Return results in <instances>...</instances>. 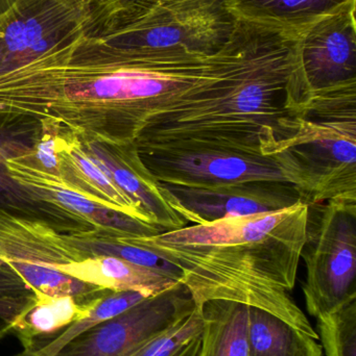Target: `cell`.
Instances as JSON below:
<instances>
[{
	"label": "cell",
	"mask_w": 356,
	"mask_h": 356,
	"mask_svg": "<svg viewBox=\"0 0 356 356\" xmlns=\"http://www.w3.org/2000/svg\"><path fill=\"white\" fill-rule=\"evenodd\" d=\"M79 142L92 162L144 209L154 225L163 232L187 226V222L169 207L161 182L153 177L142 162L135 142L130 144L83 140Z\"/></svg>",
	"instance_id": "cell-12"
},
{
	"label": "cell",
	"mask_w": 356,
	"mask_h": 356,
	"mask_svg": "<svg viewBox=\"0 0 356 356\" xmlns=\"http://www.w3.org/2000/svg\"><path fill=\"white\" fill-rule=\"evenodd\" d=\"M301 259L307 313L316 319L356 299V200L309 204Z\"/></svg>",
	"instance_id": "cell-5"
},
{
	"label": "cell",
	"mask_w": 356,
	"mask_h": 356,
	"mask_svg": "<svg viewBox=\"0 0 356 356\" xmlns=\"http://www.w3.org/2000/svg\"><path fill=\"white\" fill-rule=\"evenodd\" d=\"M58 271L113 292L138 291L159 294L180 284L169 276L115 257H98L61 266Z\"/></svg>",
	"instance_id": "cell-16"
},
{
	"label": "cell",
	"mask_w": 356,
	"mask_h": 356,
	"mask_svg": "<svg viewBox=\"0 0 356 356\" xmlns=\"http://www.w3.org/2000/svg\"><path fill=\"white\" fill-rule=\"evenodd\" d=\"M161 186L169 207L182 219L192 224H206L223 218L278 211L302 200L296 188L284 182L203 186L161 182Z\"/></svg>",
	"instance_id": "cell-10"
},
{
	"label": "cell",
	"mask_w": 356,
	"mask_h": 356,
	"mask_svg": "<svg viewBox=\"0 0 356 356\" xmlns=\"http://www.w3.org/2000/svg\"><path fill=\"white\" fill-rule=\"evenodd\" d=\"M196 307L189 291L178 284L96 324L54 356H131L188 317Z\"/></svg>",
	"instance_id": "cell-7"
},
{
	"label": "cell",
	"mask_w": 356,
	"mask_h": 356,
	"mask_svg": "<svg viewBox=\"0 0 356 356\" xmlns=\"http://www.w3.org/2000/svg\"><path fill=\"white\" fill-rule=\"evenodd\" d=\"M58 158V170L54 175L61 178L65 186L96 204L153 224L144 209L92 162L84 152L79 138L72 134H61Z\"/></svg>",
	"instance_id": "cell-13"
},
{
	"label": "cell",
	"mask_w": 356,
	"mask_h": 356,
	"mask_svg": "<svg viewBox=\"0 0 356 356\" xmlns=\"http://www.w3.org/2000/svg\"><path fill=\"white\" fill-rule=\"evenodd\" d=\"M199 307L203 330L196 356H249V307L210 300Z\"/></svg>",
	"instance_id": "cell-17"
},
{
	"label": "cell",
	"mask_w": 356,
	"mask_h": 356,
	"mask_svg": "<svg viewBox=\"0 0 356 356\" xmlns=\"http://www.w3.org/2000/svg\"><path fill=\"white\" fill-rule=\"evenodd\" d=\"M33 150L6 162L10 177L27 191L38 202L59 205L87 219L92 225L111 230L123 238H142L161 234L163 230L153 224L96 204L63 184L58 175L38 167L31 160Z\"/></svg>",
	"instance_id": "cell-11"
},
{
	"label": "cell",
	"mask_w": 356,
	"mask_h": 356,
	"mask_svg": "<svg viewBox=\"0 0 356 356\" xmlns=\"http://www.w3.org/2000/svg\"><path fill=\"white\" fill-rule=\"evenodd\" d=\"M236 21L225 0H123L98 35L133 58L201 62L226 45Z\"/></svg>",
	"instance_id": "cell-3"
},
{
	"label": "cell",
	"mask_w": 356,
	"mask_h": 356,
	"mask_svg": "<svg viewBox=\"0 0 356 356\" xmlns=\"http://www.w3.org/2000/svg\"><path fill=\"white\" fill-rule=\"evenodd\" d=\"M317 327L326 356H356V299L317 318Z\"/></svg>",
	"instance_id": "cell-22"
},
{
	"label": "cell",
	"mask_w": 356,
	"mask_h": 356,
	"mask_svg": "<svg viewBox=\"0 0 356 356\" xmlns=\"http://www.w3.org/2000/svg\"><path fill=\"white\" fill-rule=\"evenodd\" d=\"M203 320L200 307L185 319L156 337L131 356H173L202 334Z\"/></svg>",
	"instance_id": "cell-23"
},
{
	"label": "cell",
	"mask_w": 356,
	"mask_h": 356,
	"mask_svg": "<svg viewBox=\"0 0 356 356\" xmlns=\"http://www.w3.org/2000/svg\"><path fill=\"white\" fill-rule=\"evenodd\" d=\"M93 307H81L70 297L42 298L19 321L13 332L25 348L33 341L50 338L64 330Z\"/></svg>",
	"instance_id": "cell-20"
},
{
	"label": "cell",
	"mask_w": 356,
	"mask_h": 356,
	"mask_svg": "<svg viewBox=\"0 0 356 356\" xmlns=\"http://www.w3.org/2000/svg\"><path fill=\"white\" fill-rule=\"evenodd\" d=\"M35 290L0 257V341L40 300Z\"/></svg>",
	"instance_id": "cell-21"
},
{
	"label": "cell",
	"mask_w": 356,
	"mask_h": 356,
	"mask_svg": "<svg viewBox=\"0 0 356 356\" xmlns=\"http://www.w3.org/2000/svg\"><path fill=\"white\" fill-rule=\"evenodd\" d=\"M150 296L153 295L138 291H112L102 297L87 315L75 320L50 338L33 341L15 356H54L65 345L87 332L89 328L123 313Z\"/></svg>",
	"instance_id": "cell-19"
},
{
	"label": "cell",
	"mask_w": 356,
	"mask_h": 356,
	"mask_svg": "<svg viewBox=\"0 0 356 356\" xmlns=\"http://www.w3.org/2000/svg\"><path fill=\"white\" fill-rule=\"evenodd\" d=\"M309 207L301 200L278 211L125 238L176 266L196 307L235 301L273 314L319 340L291 295L307 241Z\"/></svg>",
	"instance_id": "cell-1"
},
{
	"label": "cell",
	"mask_w": 356,
	"mask_h": 356,
	"mask_svg": "<svg viewBox=\"0 0 356 356\" xmlns=\"http://www.w3.org/2000/svg\"><path fill=\"white\" fill-rule=\"evenodd\" d=\"M123 0H16L0 16V71L58 44L94 35Z\"/></svg>",
	"instance_id": "cell-6"
},
{
	"label": "cell",
	"mask_w": 356,
	"mask_h": 356,
	"mask_svg": "<svg viewBox=\"0 0 356 356\" xmlns=\"http://www.w3.org/2000/svg\"><path fill=\"white\" fill-rule=\"evenodd\" d=\"M138 152L153 177L167 184L187 186L258 181L290 184L272 156L212 149L138 148Z\"/></svg>",
	"instance_id": "cell-9"
},
{
	"label": "cell",
	"mask_w": 356,
	"mask_h": 356,
	"mask_svg": "<svg viewBox=\"0 0 356 356\" xmlns=\"http://www.w3.org/2000/svg\"><path fill=\"white\" fill-rule=\"evenodd\" d=\"M355 3L356 0H225L236 20L293 37Z\"/></svg>",
	"instance_id": "cell-15"
},
{
	"label": "cell",
	"mask_w": 356,
	"mask_h": 356,
	"mask_svg": "<svg viewBox=\"0 0 356 356\" xmlns=\"http://www.w3.org/2000/svg\"><path fill=\"white\" fill-rule=\"evenodd\" d=\"M94 257V229L65 232L39 220L0 209V257L40 298L70 297L92 307L112 291L75 280L58 271L61 266Z\"/></svg>",
	"instance_id": "cell-4"
},
{
	"label": "cell",
	"mask_w": 356,
	"mask_h": 356,
	"mask_svg": "<svg viewBox=\"0 0 356 356\" xmlns=\"http://www.w3.org/2000/svg\"><path fill=\"white\" fill-rule=\"evenodd\" d=\"M269 156L304 202L356 200V86L314 96Z\"/></svg>",
	"instance_id": "cell-2"
},
{
	"label": "cell",
	"mask_w": 356,
	"mask_h": 356,
	"mask_svg": "<svg viewBox=\"0 0 356 356\" xmlns=\"http://www.w3.org/2000/svg\"><path fill=\"white\" fill-rule=\"evenodd\" d=\"M200 338L196 339V340L190 342L189 344L186 345L177 355L173 356H196V355H198L199 347H200Z\"/></svg>",
	"instance_id": "cell-24"
},
{
	"label": "cell",
	"mask_w": 356,
	"mask_h": 356,
	"mask_svg": "<svg viewBox=\"0 0 356 356\" xmlns=\"http://www.w3.org/2000/svg\"><path fill=\"white\" fill-rule=\"evenodd\" d=\"M356 3L318 21L297 37L295 75L309 100L356 85Z\"/></svg>",
	"instance_id": "cell-8"
},
{
	"label": "cell",
	"mask_w": 356,
	"mask_h": 356,
	"mask_svg": "<svg viewBox=\"0 0 356 356\" xmlns=\"http://www.w3.org/2000/svg\"><path fill=\"white\" fill-rule=\"evenodd\" d=\"M41 134L39 123L0 116V209L52 225L60 215V207L33 200L27 191L10 177L6 166L10 159L35 149Z\"/></svg>",
	"instance_id": "cell-14"
},
{
	"label": "cell",
	"mask_w": 356,
	"mask_h": 356,
	"mask_svg": "<svg viewBox=\"0 0 356 356\" xmlns=\"http://www.w3.org/2000/svg\"><path fill=\"white\" fill-rule=\"evenodd\" d=\"M249 356H323L317 339L273 314L249 307Z\"/></svg>",
	"instance_id": "cell-18"
},
{
	"label": "cell",
	"mask_w": 356,
	"mask_h": 356,
	"mask_svg": "<svg viewBox=\"0 0 356 356\" xmlns=\"http://www.w3.org/2000/svg\"><path fill=\"white\" fill-rule=\"evenodd\" d=\"M16 0H0V16L3 15Z\"/></svg>",
	"instance_id": "cell-25"
}]
</instances>
